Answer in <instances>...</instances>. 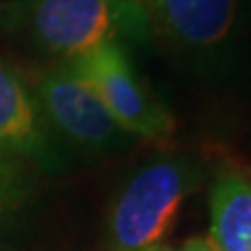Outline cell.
<instances>
[{
    "mask_svg": "<svg viewBox=\"0 0 251 251\" xmlns=\"http://www.w3.org/2000/svg\"><path fill=\"white\" fill-rule=\"evenodd\" d=\"M203 180V166L186 155L155 157L138 168L109 207V251L166 249L182 203Z\"/></svg>",
    "mask_w": 251,
    "mask_h": 251,
    "instance_id": "obj_1",
    "label": "cell"
},
{
    "mask_svg": "<svg viewBox=\"0 0 251 251\" xmlns=\"http://www.w3.org/2000/svg\"><path fill=\"white\" fill-rule=\"evenodd\" d=\"M13 27L52 57L72 61L120 38L147 40L151 19L145 2L117 0H15Z\"/></svg>",
    "mask_w": 251,
    "mask_h": 251,
    "instance_id": "obj_2",
    "label": "cell"
},
{
    "mask_svg": "<svg viewBox=\"0 0 251 251\" xmlns=\"http://www.w3.org/2000/svg\"><path fill=\"white\" fill-rule=\"evenodd\" d=\"M172 54L203 75L226 72L241 34V0H145Z\"/></svg>",
    "mask_w": 251,
    "mask_h": 251,
    "instance_id": "obj_3",
    "label": "cell"
},
{
    "mask_svg": "<svg viewBox=\"0 0 251 251\" xmlns=\"http://www.w3.org/2000/svg\"><path fill=\"white\" fill-rule=\"evenodd\" d=\"M31 90L52 136L75 151L99 157L128 149L134 140L69 63L46 69Z\"/></svg>",
    "mask_w": 251,
    "mask_h": 251,
    "instance_id": "obj_4",
    "label": "cell"
},
{
    "mask_svg": "<svg viewBox=\"0 0 251 251\" xmlns=\"http://www.w3.org/2000/svg\"><path fill=\"white\" fill-rule=\"evenodd\" d=\"M67 63L130 136L163 140L174 132L170 109L149 90L122 42L100 44Z\"/></svg>",
    "mask_w": 251,
    "mask_h": 251,
    "instance_id": "obj_5",
    "label": "cell"
},
{
    "mask_svg": "<svg viewBox=\"0 0 251 251\" xmlns=\"http://www.w3.org/2000/svg\"><path fill=\"white\" fill-rule=\"evenodd\" d=\"M0 149L44 172H59L65 163L34 90L19 72L0 59Z\"/></svg>",
    "mask_w": 251,
    "mask_h": 251,
    "instance_id": "obj_6",
    "label": "cell"
},
{
    "mask_svg": "<svg viewBox=\"0 0 251 251\" xmlns=\"http://www.w3.org/2000/svg\"><path fill=\"white\" fill-rule=\"evenodd\" d=\"M209 243L216 251H251V178L222 172L209 195Z\"/></svg>",
    "mask_w": 251,
    "mask_h": 251,
    "instance_id": "obj_7",
    "label": "cell"
},
{
    "mask_svg": "<svg viewBox=\"0 0 251 251\" xmlns=\"http://www.w3.org/2000/svg\"><path fill=\"white\" fill-rule=\"evenodd\" d=\"M34 195L29 163L0 149V222L19 214Z\"/></svg>",
    "mask_w": 251,
    "mask_h": 251,
    "instance_id": "obj_8",
    "label": "cell"
},
{
    "mask_svg": "<svg viewBox=\"0 0 251 251\" xmlns=\"http://www.w3.org/2000/svg\"><path fill=\"white\" fill-rule=\"evenodd\" d=\"M180 251H216V247L209 243V239H188L184 243V247Z\"/></svg>",
    "mask_w": 251,
    "mask_h": 251,
    "instance_id": "obj_9",
    "label": "cell"
},
{
    "mask_svg": "<svg viewBox=\"0 0 251 251\" xmlns=\"http://www.w3.org/2000/svg\"><path fill=\"white\" fill-rule=\"evenodd\" d=\"M117 2H145V0H117Z\"/></svg>",
    "mask_w": 251,
    "mask_h": 251,
    "instance_id": "obj_10",
    "label": "cell"
},
{
    "mask_svg": "<svg viewBox=\"0 0 251 251\" xmlns=\"http://www.w3.org/2000/svg\"><path fill=\"white\" fill-rule=\"evenodd\" d=\"M245 6H247V11L251 13V0H245Z\"/></svg>",
    "mask_w": 251,
    "mask_h": 251,
    "instance_id": "obj_11",
    "label": "cell"
},
{
    "mask_svg": "<svg viewBox=\"0 0 251 251\" xmlns=\"http://www.w3.org/2000/svg\"><path fill=\"white\" fill-rule=\"evenodd\" d=\"M0 251H4V249H2V247H0Z\"/></svg>",
    "mask_w": 251,
    "mask_h": 251,
    "instance_id": "obj_12",
    "label": "cell"
},
{
    "mask_svg": "<svg viewBox=\"0 0 251 251\" xmlns=\"http://www.w3.org/2000/svg\"><path fill=\"white\" fill-rule=\"evenodd\" d=\"M0 15H2V11H0Z\"/></svg>",
    "mask_w": 251,
    "mask_h": 251,
    "instance_id": "obj_13",
    "label": "cell"
},
{
    "mask_svg": "<svg viewBox=\"0 0 251 251\" xmlns=\"http://www.w3.org/2000/svg\"><path fill=\"white\" fill-rule=\"evenodd\" d=\"M161 251H166V249H161Z\"/></svg>",
    "mask_w": 251,
    "mask_h": 251,
    "instance_id": "obj_14",
    "label": "cell"
}]
</instances>
